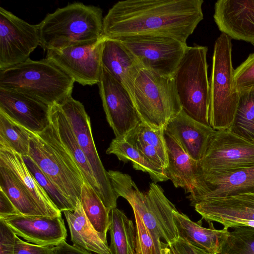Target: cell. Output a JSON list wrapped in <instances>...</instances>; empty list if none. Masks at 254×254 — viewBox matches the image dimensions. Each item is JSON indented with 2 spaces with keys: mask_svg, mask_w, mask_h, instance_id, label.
Masks as SVG:
<instances>
[{
  "mask_svg": "<svg viewBox=\"0 0 254 254\" xmlns=\"http://www.w3.org/2000/svg\"><path fill=\"white\" fill-rule=\"evenodd\" d=\"M244 193H254V165L198 174L194 189L188 197L193 206L203 200Z\"/></svg>",
  "mask_w": 254,
  "mask_h": 254,
  "instance_id": "obj_14",
  "label": "cell"
},
{
  "mask_svg": "<svg viewBox=\"0 0 254 254\" xmlns=\"http://www.w3.org/2000/svg\"><path fill=\"white\" fill-rule=\"evenodd\" d=\"M231 40L221 33L214 46L209 80V123L216 130H227L231 127L240 99L234 80Z\"/></svg>",
  "mask_w": 254,
  "mask_h": 254,
  "instance_id": "obj_6",
  "label": "cell"
},
{
  "mask_svg": "<svg viewBox=\"0 0 254 254\" xmlns=\"http://www.w3.org/2000/svg\"><path fill=\"white\" fill-rule=\"evenodd\" d=\"M50 120L56 128L61 142L80 168L85 182L93 188L99 196L100 190L91 168L68 119L58 104L51 106Z\"/></svg>",
  "mask_w": 254,
  "mask_h": 254,
  "instance_id": "obj_26",
  "label": "cell"
},
{
  "mask_svg": "<svg viewBox=\"0 0 254 254\" xmlns=\"http://www.w3.org/2000/svg\"><path fill=\"white\" fill-rule=\"evenodd\" d=\"M67 221L73 245L97 254H110L109 246L87 217L80 199L74 211L63 212Z\"/></svg>",
  "mask_w": 254,
  "mask_h": 254,
  "instance_id": "obj_25",
  "label": "cell"
},
{
  "mask_svg": "<svg viewBox=\"0 0 254 254\" xmlns=\"http://www.w3.org/2000/svg\"><path fill=\"white\" fill-rule=\"evenodd\" d=\"M234 80L239 93L254 89V52L234 69Z\"/></svg>",
  "mask_w": 254,
  "mask_h": 254,
  "instance_id": "obj_37",
  "label": "cell"
},
{
  "mask_svg": "<svg viewBox=\"0 0 254 254\" xmlns=\"http://www.w3.org/2000/svg\"><path fill=\"white\" fill-rule=\"evenodd\" d=\"M133 211L135 222V254H162L164 243L150 232L138 214Z\"/></svg>",
  "mask_w": 254,
  "mask_h": 254,
  "instance_id": "obj_35",
  "label": "cell"
},
{
  "mask_svg": "<svg viewBox=\"0 0 254 254\" xmlns=\"http://www.w3.org/2000/svg\"><path fill=\"white\" fill-rule=\"evenodd\" d=\"M53 254H91L88 251L74 245L67 244L65 240L63 241L54 248Z\"/></svg>",
  "mask_w": 254,
  "mask_h": 254,
  "instance_id": "obj_42",
  "label": "cell"
},
{
  "mask_svg": "<svg viewBox=\"0 0 254 254\" xmlns=\"http://www.w3.org/2000/svg\"><path fill=\"white\" fill-rule=\"evenodd\" d=\"M74 81L45 58L0 70V88L19 92L50 106L71 96Z\"/></svg>",
  "mask_w": 254,
  "mask_h": 254,
  "instance_id": "obj_3",
  "label": "cell"
},
{
  "mask_svg": "<svg viewBox=\"0 0 254 254\" xmlns=\"http://www.w3.org/2000/svg\"><path fill=\"white\" fill-rule=\"evenodd\" d=\"M107 154H114L121 161L131 162L133 168L148 173L155 183L169 180L165 172L158 168L124 137H115L106 150Z\"/></svg>",
  "mask_w": 254,
  "mask_h": 254,
  "instance_id": "obj_28",
  "label": "cell"
},
{
  "mask_svg": "<svg viewBox=\"0 0 254 254\" xmlns=\"http://www.w3.org/2000/svg\"><path fill=\"white\" fill-rule=\"evenodd\" d=\"M80 201L84 212L101 238L107 244L110 210L107 208L93 188L84 182Z\"/></svg>",
  "mask_w": 254,
  "mask_h": 254,
  "instance_id": "obj_30",
  "label": "cell"
},
{
  "mask_svg": "<svg viewBox=\"0 0 254 254\" xmlns=\"http://www.w3.org/2000/svg\"><path fill=\"white\" fill-rule=\"evenodd\" d=\"M107 121L116 137L124 136L141 121L127 91L102 66L98 84Z\"/></svg>",
  "mask_w": 254,
  "mask_h": 254,
  "instance_id": "obj_15",
  "label": "cell"
},
{
  "mask_svg": "<svg viewBox=\"0 0 254 254\" xmlns=\"http://www.w3.org/2000/svg\"><path fill=\"white\" fill-rule=\"evenodd\" d=\"M216 130L192 119L182 110L167 123L164 132L194 160L199 161Z\"/></svg>",
  "mask_w": 254,
  "mask_h": 254,
  "instance_id": "obj_20",
  "label": "cell"
},
{
  "mask_svg": "<svg viewBox=\"0 0 254 254\" xmlns=\"http://www.w3.org/2000/svg\"><path fill=\"white\" fill-rule=\"evenodd\" d=\"M39 45L38 24H30L0 7V70L25 62Z\"/></svg>",
  "mask_w": 254,
  "mask_h": 254,
  "instance_id": "obj_12",
  "label": "cell"
},
{
  "mask_svg": "<svg viewBox=\"0 0 254 254\" xmlns=\"http://www.w3.org/2000/svg\"><path fill=\"white\" fill-rule=\"evenodd\" d=\"M28 155L75 207L77 200H80L82 188L85 181L80 168L61 142L51 122L44 130L34 133L30 140Z\"/></svg>",
  "mask_w": 254,
  "mask_h": 254,
  "instance_id": "obj_5",
  "label": "cell"
},
{
  "mask_svg": "<svg viewBox=\"0 0 254 254\" xmlns=\"http://www.w3.org/2000/svg\"><path fill=\"white\" fill-rule=\"evenodd\" d=\"M23 157L30 172L57 207L61 212L74 211L75 207L69 199L42 171L37 163L29 155Z\"/></svg>",
  "mask_w": 254,
  "mask_h": 254,
  "instance_id": "obj_33",
  "label": "cell"
},
{
  "mask_svg": "<svg viewBox=\"0 0 254 254\" xmlns=\"http://www.w3.org/2000/svg\"><path fill=\"white\" fill-rule=\"evenodd\" d=\"M68 119L78 143L91 168L100 190L99 197L110 209L117 208L119 197L101 162L93 138L90 119L84 107L72 96L58 104Z\"/></svg>",
  "mask_w": 254,
  "mask_h": 254,
  "instance_id": "obj_9",
  "label": "cell"
},
{
  "mask_svg": "<svg viewBox=\"0 0 254 254\" xmlns=\"http://www.w3.org/2000/svg\"><path fill=\"white\" fill-rule=\"evenodd\" d=\"M132 101L141 122L164 129L182 110L174 77L141 68L134 82Z\"/></svg>",
  "mask_w": 254,
  "mask_h": 254,
  "instance_id": "obj_8",
  "label": "cell"
},
{
  "mask_svg": "<svg viewBox=\"0 0 254 254\" xmlns=\"http://www.w3.org/2000/svg\"><path fill=\"white\" fill-rule=\"evenodd\" d=\"M18 237L43 246H56L67 237L62 216H28L21 214L0 218Z\"/></svg>",
  "mask_w": 254,
  "mask_h": 254,
  "instance_id": "obj_16",
  "label": "cell"
},
{
  "mask_svg": "<svg viewBox=\"0 0 254 254\" xmlns=\"http://www.w3.org/2000/svg\"><path fill=\"white\" fill-rule=\"evenodd\" d=\"M213 18L222 33L254 46V0H218Z\"/></svg>",
  "mask_w": 254,
  "mask_h": 254,
  "instance_id": "obj_17",
  "label": "cell"
},
{
  "mask_svg": "<svg viewBox=\"0 0 254 254\" xmlns=\"http://www.w3.org/2000/svg\"><path fill=\"white\" fill-rule=\"evenodd\" d=\"M240 94L234 120L227 130L254 143V89Z\"/></svg>",
  "mask_w": 254,
  "mask_h": 254,
  "instance_id": "obj_32",
  "label": "cell"
},
{
  "mask_svg": "<svg viewBox=\"0 0 254 254\" xmlns=\"http://www.w3.org/2000/svg\"><path fill=\"white\" fill-rule=\"evenodd\" d=\"M16 235L0 219V254H14Z\"/></svg>",
  "mask_w": 254,
  "mask_h": 254,
  "instance_id": "obj_39",
  "label": "cell"
},
{
  "mask_svg": "<svg viewBox=\"0 0 254 254\" xmlns=\"http://www.w3.org/2000/svg\"><path fill=\"white\" fill-rule=\"evenodd\" d=\"M168 246L173 254H211L179 238Z\"/></svg>",
  "mask_w": 254,
  "mask_h": 254,
  "instance_id": "obj_40",
  "label": "cell"
},
{
  "mask_svg": "<svg viewBox=\"0 0 254 254\" xmlns=\"http://www.w3.org/2000/svg\"><path fill=\"white\" fill-rule=\"evenodd\" d=\"M55 246H43L25 242L16 236L14 254H53Z\"/></svg>",
  "mask_w": 254,
  "mask_h": 254,
  "instance_id": "obj_38",
  "label": "cell"
},
{
  "mask_svg": "<svg viewBox=\"0 0 254 254\" xmlns=\"http://www.w3.org/2000/svg\"><path fill=\"white\" fill-rule=\"evenodd\" d=\"M102 10L98 6L74 2L48 14L38 24L40 45L45 50L89 44L102 39Z\"/></svg>",
  "mask_w": 254,
  "mask_h": 254,
  "instance_id": "obj_2",
  "label": "cell"
},
{
  "mask_svg": "<svg viewBox=\"0 0 254 254\" xmlns=\"http://www.w3.org/2000/svg\"><path fill=\"white\" fill-rule=\"evenodd\" d=\"M109 230L110 254H135V227L117 208L110 211Z\"/></svg>",
  "mask_w": 254,
  "mask_h": 254,
  "instance_id": "obj_27",
  "label": "cell"
},
{
  "mask_svg": "<svg viewBox=\"0 0 254 254\" xmlns=\"http://www.w3.org/2000/svg\"><path fill=\"white\" fill-rule=\"evenodd\" d=\"M0 188L21 214L44 216L20 182L8 169L2 166H0Z\"/></svg>",
  "mask_w": 254,
  "mask_h": 254,
  "instance_id": "obj_29",
  "label": "cell"
},
{
  "mask_svg": "<svg viewBox=\"0 0 254 254\" xmlns=\"http://www.w3.org/2000/svg\"><path fill=\"white\" fill-rule=\"evenodd\" d=\"M136 58L143 68L173 77L188 48L186 43L163 36L134 35L116 39Z\"/></svg>",
  "mask_w": 254,
  "mask_h": 254,
  "instance_id": "obj_10",
  "label": "cell"
},
{
  "mask_svg": "<svg viewBox=\"0 0 254 254\" xmlns=\"http://www.w3.org/2000/svg\"><path fill=\"white\" fill-rule=\"evenodd\" d=\"M20 214L5 192L0 188V218Z\"/></svg>",
  "mask_w": 254,
  "mask_h": 254,
  "instance_id": "obj_41",
  "label": "cell"
},
{
  "mask_svg": "<svg viewBox=\"0 0 254 254\" xmlns=\"http://www.w3.org/2000/svg\"><path fill=\"white\" fill-rule=\"evenodd\" d=\"M108 173L118 196L128 202L152 235L168 245L179 238L173 219V211L177 209L160 186L152 182L144 193L139 190L129 175L113 170L108 171Z\"/></svg>",
  "mask_w": 254,
  "mask_h": 254,
  "instance_id": "obj_4",
  "label": "cell"
},
{
  "mask_svg": "<svg viewBox=\"0 0 254 254\" xmlns=\"http://www.w3.org/2000/svg\"><path fill=\"white\" fill-rule=\"evenodd\" d=\"M207 51L206 46L188 47L173 77L182 110L192 119L210 127Z\"/></svg>",
  "mask_w": 254,
  "mask_h": 254,
  "instance_id": "obj_7",
  "label": "cell"
},
{
  "mask_svg": "<svg viewBox=\"0 0 254 254\" xmlns=\"http://www.w3.org/2000/svg\"><path fill=\"white\" fill-rule=\"evenodd\" d=\"M161 251L162 254H173L167 243H164L163 245Z\"/></svg>",
  "mask_w": 254,
  "mask_h": 254,
  "instance_id": "obj_43",
  "label": "cell"
},
{
  "mask_svg": "<svg viewBox=\"0 0 254 254\" xmlns=\"http://www.w3.org/2000/svg\"><path fill=\"white\" fill-rule=\"evenodd\" d=\"M105 39L60 50L47 51L46 58L52 61L74 82L83 86L98 84L102 71L101 55Z\"/></svg>",
  "mask_w": 254,
  "mask_h": 254,
  "instance_id": "obj_13",
  "label": "cell"
},
{
  "mask_svg": "<svg viewBox=\"0 0 254 254\" xmlns=\"http://www.w3.org/2000/svg\"><path fill=\"white\" fill-rule=\"evenodd\" d=\"M233 228L220 254H254V228L238 226Z\"/></svg>",
  "mask_w": 254,
  "mask_h": 254,
  "instance_id": "obj_34",
  "label": "cell"
},
{
  "mask_svg": "<svg viewBox=\"0 0 254 254\" xmlns=\"http://www.w3.org/2000/svg\"><path fill=\"white\" fill-rule=\"evenodd\" d=\"M131 131L139 140L154 147L168 163L164 129L153 128L140 121Z\"/></svg>",
  "mask_w": 254,
  "mask_h": 254,
  "instance_id": "obj_36",
  "label": "cell"
},
{
  "mask_svg": "<svg viewBox=\"0 0 254 254\" xmlns=\"http://www.w3.org/2000/svg\"><path fill=\"white\" fill-rule=\"evenodd\" d=\"M173 219L178 237L211 254H220L228 235V228L218 230L212 222L209 227L202 226L201 220L194 222L178 210L173 211Z\"/></svg>",
  "mask_w": 254,
  "mask_h": 254,
  "instance_id": "obj_23",
  "label": "cell"
},
{
  "mask_svg": "<svg viewBox=\"0 0 254 254\" xmlns=\"http://www.w3.org/2000/svg\"><path fill=\"white\" fill-rule=\"evenodd\" d=\"M0 166L8 169L34 199L44 216H61L57 207L27 168L23 156L5 143L0 142Z\"/></svg>",
  "mask_w": 254,
  "mask_h": 254,
  "instance_id": "obj_22",
  "label": "cell"
},
{
  "mask_svg": "<svg viewBox=\"0 0 254 254\" xmlns=\"http://www.w3.org/2000/svg\"><path fill=\"white\" fill-rule=\"evenodd\" d=\"M168 164L164 172L176 188L192 192L196 184L197 163L169 135L164 132Z\"/></svg>",
  "mask_w": 254,
  "mask_h": 254,
  "instance_id": "obj_24",
  "label": "cell"
},
{
  "mask_svg": "<svg viewBox=\"0 0 254 254\" xmlns=\"http://www.w3.org/2000/svg\"><path fill=\"white\" fill-rule=\"evenodd\" d=\"M51 106L25 94L0 88V110L34 133L50 124Z\"/></svg>",
  "mask_w": 254,
  "mask_h": 254,
  "instance_id": "obj_18",
  "label": "cell"
},
{
  "mask_svg": "<svg viewBox=\"0 0 254 254\" xmlns=\"http://www.w3.org/2000/svg\"><path fill=\"white\" fill-rule=\"evenodd\" d=\"M254 165V143L228 130H216L202 158L197 163V175Z\"/></svg>",
  "mask_w": 254,
  "mask_h": 254,
  "instance_id": "obj_11",
  "label": "cell"
},
{
  "mask_svg": "<svg viewBox=\"0 0 254 254\" xmlns=\"http://www.w3.org/2000/svg\"><path fill=\"white\" fill-rule=\"evenodd\" d=\"M34 134L0 110V142L6 144L23 156H27Z\"/></svg>",
  "mask_w": 254,
  "mask_h": 254,
  "instance_id": "obj_31",
  "label": "cell"
},
{
  "mask_svg": "<svg viewBox=\"0 0 254 254\" xmlns=\"http://www.w3.org/2000/svg\"><path fill=\"white\" fill-rule=\"evenodd\" d=\"M203 0H126L116 3L103 19L102 37L134 35L171 38L183 43L203 19Z\"/></svg>",
  "mask_w": 254,
  "mask_h": 254,
  "instance_id": "obj_1",
  "label": "cell"
},
{
  "mask_svg": "<svg viewBox=\"0 0 254 254\" xmlns=\"http://www.w3.org/2000/svg\"><path fill=\"white\" fill-rule=\"evenodd\" d=\"M193 207L202 219L219 223L228 229L241 220H254V193L207 199Z\"/></svg>",
  "mask_w": 254,
  "mask_h": 254,
  "instance_id": "obj_19",
  "label": "cell"
},
{
  "mask_svg": "<svg viewBox=\"0 0 254 254\" xmlns=\"http://www.w3.org/2000/svg\"><path fill=\"white\" fill-rule=\"evenodd\" d=\"M104 39L101 55L102 66L123 86L132 100L134 82L142 67L120 41Z\"/></svg>",
  "mask_w": 254,
  "mask_h": 254,
  "instance_id": "obj_21",
  "label": "cell"
}]
</instances>
